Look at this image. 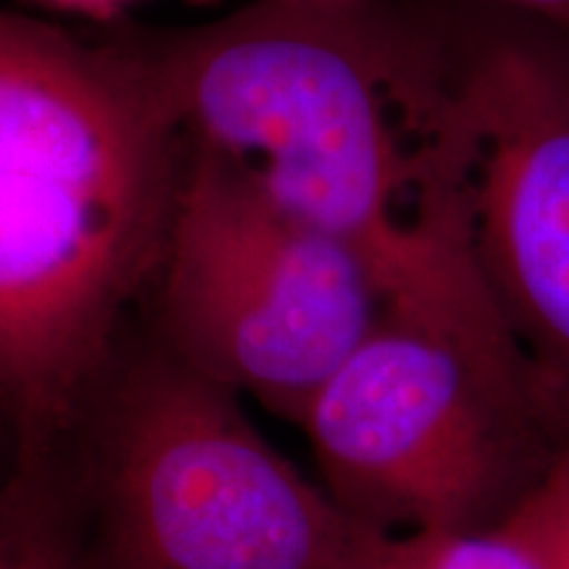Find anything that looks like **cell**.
<instances>
[{
    "label": "cell",
    "mask_w": 569,
    "mask_h": 569,
    "mask_svg": "<svg viewBox=\"0 0 569 569\" xmlns=\"http://www.w3.org/2000/svg\"><path fill=\"white\" fill-rule=\"evenodd\" d=\"M113 27L188 146L359 256L386 315L543 411L467 251L446 0H253L182 30Z\"/></svg>",
    "instance_id": "cell-1"
},
{
    "label": "cell",
    "mask_w": 569,
    "mask_h": 569,
    "mask_svg": "<svg viewBox=\"0 0 569 569\" xmlns=\"http://www.w3.org/2000/svg\"><path fill=\"white\" fill-rule=\"evenodd\" d=\"M188 140L113 34L0 9V419L63 451L146 298Z\"/></svg>",
    "instance_id": "cell-2"
},
{
    "label": "cell",
    "mask_w": 569,
    "mask_h": 569,
    "mask_svg": "<svg viewBox=\"0 0 569 569\" xmlns=\"http://www.w3.org/2000/svg\"><path fill=\"white\" fill-rule=\"evenodd\" d=\"M74 436L88 569H322L348 528L238 396L151 338L117 348Z\"/></svg>",
    "instance_id": "cell-3"
},
{
    "label": "cell",
    "mask_w": 569,
    "mask_h": 569,
    "mask_svg": "<svg viewBox=\"0 0 569 569\" xmlns=\"http://www.w3.org/2000/svg\"><path fill=\"white\" fill-rule=\"evenodd\" d=\"M146 298L156 346L298 427L386 317L359 256L193 146Z\"/></svg>",
    "instance_id": "cell-4"
},
{
    "label": "cell",
    "mask_w": 569,
    "mask_h": 569,
    "mask_svg": "<svg viewBox=\"0 0 569 569\" xmlns=\"http://www.w3.org/2000/svg\"><path fill=\"white\" fill-rule=\"evenodd\" d=\"M301 430L330 501L388 536L496 530L567 438L451 340L390 315Z\"/></svg>",
    "instance_id": "cell-5"
},
{
    "label": "cell",
    "mask_w": 569,
    "mask_h": 569,
    "mask_svg": "<svg viewBox=\"0 0 569 569\" xmlns=\"http://www.w3.org/2000/svg\"><path fill=\"white\" fill-rule=\"evenodd\" d=\"M446 3L467 251L569 436V34L486 0Z\"/></svg>",
    "instance_id": "cell-6"
},
{
    "label": "cell",
    "mask_w": 569,
    "mask_h": 569,
    "mask_svg": "<svg viewBox=\"0 0 569 569\" xmlns=\"http://www.w3.org/2000/svg\"><path fill=\"white\" fill-rule=\"evenodd\" d=\"M0 569H88L67 448L34 459L11 457L0 480Z\"/></svg>",
    "instance_id": "cell-7"
},
{
    "label": "cell",
    "mask_w": 569,
    "mask_h": 569,
    "mask_svg": "<svg viewBox=\"0 0 569 569\" xmlns=\"http://www.w3.org/2000/svg\"><path fill=\"white\" fill-rule=\"evenodd\" d=\"M322 569H532L501 536L415 532L388 536L348 519L338 549Z\"/></svg>",
    "instance_id": "cell-8"
},
{
    "label": "cell",
    "mask_w": 569,
    "mask_h": 569,
    "mask_svg": "<svg viewBox=\"0 0 569 569\" xmlns=\"http://www.w3.org/2000/svg\"><path fill=\"white\" fill-rule=\"evenodd\" d=\"M493 532L532 569H569V436Z\"/></svg>",
    "instance_id": "cell-9"
},
{
    "label": "cell",
    "mask_w": 569,
    "mask_h": 569,
    "mask_svg": "<svg viewBox=\"0 0 569 569\" xmlns=\"http://www.w3.org/2000/svg\"><path fill=\"white\" fill-rule=\"evenodd\" d=\"M32 3L42 6V9L103 21V24H119L124 19L127 9L138 3V0H32Z\"/></svg>",
    "instance_id": "cell-10"
},
{
    "label": "cell",
    "mask_w": 569,
    "mask_h": 569,
    "mask_svg": "<svg viewBox=\"0 0 569 569\" xmlns=\"http://www.w3.org/2000/svg\"><path fill=\"white\" fill-rule=\"evenodd\" d=\"M486 3L525 13V17L538 19L553 30L569 34V0H486Z\"/></svg>",
    "instance_id": "cell-11"
},
{
    "label": "cell",
    "mask_w": 569,
    "mask_h": 569,
    "mask_svg": "<svg viewBox=\"0 0 569 569\" xmlns=\"http://www.w3.org/2000/svg\"><path fill=\"white\" fill-rule=\"evenodd\" d=\"M315 3H351V0H315Z\"/></svg>",
    "instance_id": "cell-12"
},
{
    "label": "cell",
    "mask_w": 569,
    "mask_h": 569,
    "mask_svg": "<svg viewBox=\"0 0 569 569\" xmlns=\"http://www.w3.org/2000/svg\"><path fill=\"white\" fill-rule=\"evenodd\" d=\"M0 422H3V419H0Z\"/></svg>",
    "instance_id": "cell-13"
}]
</instances>
